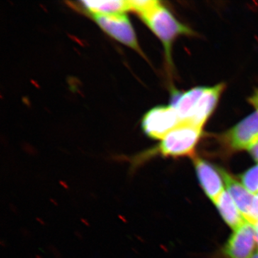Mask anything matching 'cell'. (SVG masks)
Segmentation results:
<instances>
[{"label":"cell","instance_id":"obj_8","mask_svg":"<svg viewBox=\"0 0 258 258\" xmlns=\"http://www.w3.org/2000/svg\"><path fill=\"white\" fill-rule=\"evenodd\" d=\"M224 88V84L217 85L213 87H205L192 115L186 121V123L203 128L204 125L216 108Z\"/></svg>","mask_w":258,"mask_h":258},{"label":"cell","instance_id":"obj_1","mask_svg":"<svg viewBox=\"0 0 258 258\" xmlns=\"http://www.w3.org/2000/svg\"><path fill=\"white\" fill-rule=\"evenodd\" d=\"M139 17L162 42L166 59L169 64H171L173 42L180 35H189L193 33L192 31L178 21L161 3Z\"/></svg>","mask_w":258,"mask_h":258},{"label":"cell","instance_id":"obj_11","mask_svg":"<svg viewBox=\"0 0 258 258\" xmlns=\"http://www.w3.org/2000/svg\"><path fill=\"white\" fill-rule=\"evenodd\" d=\"M215 203L223 220L234 230L238 229L247 221L230 194L224 191Z\"/></svg>","mask_w":258,"mask_h":258},{"label":"cell","instance_id":"obj_17","mask_svg":"<svg viewBox=\"0 0 258 258\" xmlns=\"http://www.w3.org/2000/svg\"><path fill=\"white\" fill-rule=\"evenodd\" d=\"M249 102L252 103V106L257 109L258 112V91L257 92L254 93L253 96L249 98Z\"/></svg>","mask_w":258,"mask_h":258},{"label":"cell","instance_id":"obj_6","mask_svg":"<svg viewBox=\"0 0 258 258\" xmlns=\"http://www.w3.org/2000/svg\"><path fill=\"white\" fill-rule=\"evenodd\" d=\"M255 241V227L253 224L246 221L227 241L224 253L229 258H251Z\"/></svg>","mask_w":258,"mask_h":258},{"label":"cell","instance_id":"obj_10","mask_svg":"<svg viewBox=\"0 0 258 258\" xmlns=\"http://www.w3.org/2000/svg\"><path fill=\"white\" fill-rule=\"evenodd\" d=\"M205 88H194L182 94L176 93L175 96H173L170 106L175 109L181 122H186L189 119Z\"/></svg>","mask_w":258,"mask_h":258},{"label":"cell","instance_id":"obj_12","mask_svg":"<svg viewBox=\"0 0 258 258\" xmlns=\"http://www.w3.org/2000/svg\"><path fill=\"white\" fill-rule=\"evenodd\" d=\"M82 5L90 15L125 14L130 11L128 1L125 0H108V1H81Z\"/></svg>","mask_w":258,"mask_h":258},{"label":"cell","instance_id":"obj_15","mask_svg":"<svg viewBox=\"0 0 258 258\" xmlns=\"http://www.w3.org/2000/svg\"><path fill=\"white\" fill-rule=\"evenodd\" d=\"M249 222L253 224V225H255L258 222V193L256 194V196L254 197L250 220H249Z\"/></svg>","mask_w":258,"mask_h":258},{"label":"cell","instance_id":"obj_14","mask_svg":"<svg viewBox=\"0 0 258 258\" xmlns=\"http://www.w3.org/2000/svg\"><path fill=\"white\" fill-rule=\"evenodd\" d=\"M128 3L131 10L138 13L139 15L147 13L160 3L157 0H130Z\"/></svg>","mask_w":258,"mask_h":258},{"label":"cell","instance_id":"obj_16","mask_svg":"<svg viewBox=\"0 0 258 258\" xmlns=\"http://www.w3.org/2000/svg\"><path fill=\"white\" fill-rule=\"evenodd\" d=\"M249 152L254 160L258 161V142L249 148Z\"/></svg>","mask_w":258,"mask_h":258},{"label":"cell","instance_id":"obj_2","mask_svg":"<svg viewBox=\"0 0 258 258\" xmlns=\"http://www.w3.org/2000/svg\"><path fill=\"white\" fill-rule=\"evenodd\" d=\"M203 128L181 122L161 140L157 151L165 157H184L193 154Z\"/></svg>","mask_w":258,"mask_h":258},{"label":"cell","instance_id":"obj_5","mask_svg":"<svg viewBox=\"0 0 258 258\" xmlns=\"http://www.w3.org/2000/svg\"><path fill=\"white\" fill-rule=\"evenodd\" d=\"M224 142L230 149L241 151L247 149L258 142V112L256 111L241 120L223 136Z\"/></svg>","mask_w":258,"mask_h":258},{"label":"cell","instance_id":"obj_18","mask_svg":"<svg viewBox=\"0 0 258 258\" xmlns=\"http://www.w3.org/2000/svg\"><path fill=\"white\" fill-rule=\"evenodd\" d=\"M254 225V227H255V235H256V241H257V243L258 245V222L256 223Z\"/></svg>","mask_w":258,"mask_h":258},{"label":"cell","instance_id":"obj_4","mask_svg":"<svg viewBox=\"0 0 258 258\" xmlns=\"http://www.w3.org/2000/svg\"><path fill=\"white\" fill-rule=\"evenodd\" d=\"M181 123L179 115L172 106H158L144 115L142 126L148 137L162 140Z\"/></svg>","mask_w":258,"mask_h":258},{"label":"cell","instance_id":"obj_13","mask_svg":"<svg viewBox=\"0 0 258 258\" xmlns=\"http://www.w3.org/2000/svg\"><path fill=\"white\" fill-rule=\"evenodd\" d=\"M242 185L249 192L258 193V165L251 168L240 176Z\"/></svg>","mask_w":258,"mask_h":258},{"label":"cell","instance_id":"obj_7","mask_svg":"<svg viewBox=\"0 0 258 258\" xmlns=\"http://www.w3.org/2000/svg\"><path fill=\"white\" fill-rule=\"evenodd\" d=\"M197 174L208 198L215 203L224 191L222 169L212 165L201 158H194Z\"/></svg>","mask_w":258,"mask_h":258},{"label":"cell","instance_id":"obj_9","mask_svg":"<svg viewBox=\"0 0 258 258\" xmlns=\"http://www.w3.org/2000/svg\"><path fill=\"white\" fill-rule=\"evenodd\" d=\"M222 176L231 198L245 220L249 222L254 199L253 194L249 192L243 185L240 184L224 170H222Z\"/></svg>","mask_w":258,"mask_h":258},{"label":"cell","instance_id":"obj_3","mask_svg":"<svg viewBox=\"0 0 258 258\" xmlns=\"http://www.w3.org/2000/svg\"><path fill=\"white\" fill-rule=\"evenodd\" d=\"M91 17L97 25L108 35L117 41L133 49L139 55L144 57V52L139 46L133 27L126 15L93 14L91 15Z\"/></svg>","mask_w":258,"mask_h":258},{"label":"cell","instance_id":"obj_19","mask_svg":"<svg viewBox=\"0 0 258 258\" xmlns=\"http://www.w3.org/2000/svg\"><path fill=\"white\" fill-rule=\"evenodd\" d=\"M251 258H258V251L256 252L255 253H254L253 255H252Z\"/></svg>","mask_w":258,"mask_h":258}]
</instances>
